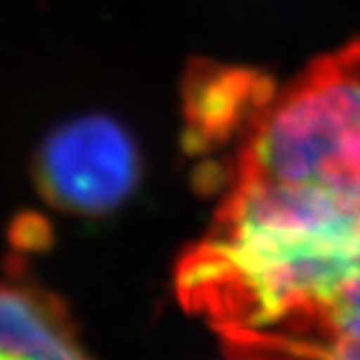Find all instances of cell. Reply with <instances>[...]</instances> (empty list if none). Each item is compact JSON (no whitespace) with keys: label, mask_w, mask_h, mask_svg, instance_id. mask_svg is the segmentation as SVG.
Returning <instances> with one entry per match:
<instances>
[{"label":"cell","mask_w":360,"mask_h":360,"mask_svg":"<svg viewBox=\"0 0 360 360\" xmlns=\"http://www.w3.org/2000/svg\"><path fill=\"white\" fill-rule=\"evenodd\" d=\"M356 274L360 218L290 187L234 180L176 285L185 307L236 344L288 333Z\"/></svg>","instance_id":"1"},{"label":"cell","mask_w":360,"mask_h":360,"mask_svg":"<svg viewBox=\"0 0 360 360\" xmlns=\"http://www.w3.org/2000/svg\"><path fill=\"white\" fill-rule=\"evenodd\" d=\"M234 180L311 194L360 218V42L271 91L243 139Z\"/></svg>","instance_id":"2"},{"label":"cell","mask_w":360,"mask_h":360,"mask_svg":"<svg viewBox=\"0 0 360 360\" xmlns=\"http://www.w3.org/2000/svg\"><path fill=\"white\" fill-rule=\"evenodd\" d=\"M141 150L120 122L82 115L45 136L33 157L42 199L63 213L103 218L124 206L141 183Z\"/></svg>","instance_id":"3"},{"label":"cell","mask_w":360,"mask_h":360,"mask_svg":"<svg viewBox=\"0 0 360 360\" xmlns=\"http://www.w3.org/2000/svg\"><path fill=\"white\" fill-rule=\"evenodd\" d=\"M0 360H91L63 302L24 271L0 274Z\"/></svg>","instance_id":"4"},{"label":"cell","mask_w":360,"mask_h":360,"mask_svg":"<svg viewBox=\"0 0 360 360\" xmlns=\"http://www.w3.org/2000/svg\"><path fill=\"white\" fill-rule=\"evenodd\" d=\"M232 349L239 360H360V274L292 330Z\"/></svg>","instance_id":"5"},{"label":"cell","mask_w":360,"mask_h":360,"mask_svg":"<svg viewBox=\"0 0 360 360\" xmlns=\"http://www.w3.org/2000/svg\"><path fill=\"white\" fill-rule=\"evenodd\" d=\"M271 91H260L255 75L227 68L194 70L185 84V120L192 148H211L234 129L248 131Z\"/></svg>","instance_id":"6"}]
</instances>
